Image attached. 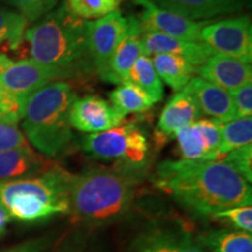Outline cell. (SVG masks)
<instances>
[{
  "instance_id": "1",
  "label": "cell",
  "mask_w": 252,
  "mask_h": 252,
  "mask_svg": "<svg viewBox=\"0 0 252 252\" xmlns=\"http://www.w3.org/2000/svg\"><path fill=\"white\" fill-rule=\"evenodd\" d=\"M156 185L194 213L209 215L251 206V185L222 160H167L158 166Z\"/></svg>"
},
{
  "instance_id": "2",
  "label": "cell",
  "mask_w": 252,
  "mask_h": 252,
  "mask_svg": "<svg viewBox=\"0 0 252 252\" xmlns=\"http://www.w3.org/2000/svg\"><path fill=\"white\" fill-rule=\"evenodd\" d=\"M77 94L67 82L56 81L31 94L25 103L23 127L27 141L47 158L68 150L72 139L70 110Z\"/></svg>"
},
{
  "instance_id": "3",
  "label": "cell",
  "mask_w": 252,
  "mask_h": 252,
  "mask_svg": "<svg viewBox=\"0 0 252 252\" xmlns=\"http://www.w3.org/2000/svg\"><path fill=\"white\" fill-rule=\"evenodd\" d=\"M137 180L130 173L93 169L69 176V214L89 223H104L127 212Z\"/></svg>"
},
{
  "instance_id": "4",
  "label": "cell",
  "mask_w": 252,
  "mask_h": 252,
  "mask_svg": "<svg viewBox=\"0 0 252 252\" xmlns=\"http://www.w3.org/2000/svg\"><path fill=\"white\" fill-rule=\"evenodd\" d=\"M25 40L32 60L70 74L88 55L87 21L72 14L65 2L26 30Z\"/></svg>"
},
{
  "instance_id": "5",
  "label": "cell",
  "mask_w": 252,
  "mask_h": 252,
  "mask_svg": "<svg viewBox=\"0 0 252 252\" xmlns=\"http://www.w3.org/2000/svg\"><path fill=\"white\" fill-rule=\"evenodd\" d=\"M68 172L54 166L37 176L0 184V204L21 222H36L69 214Z\"/></svg>"
},
{
  "instance_id": "6",
  "label": "cell",
  "mask_w": 252,
  "mask_h": 252,
  "mask_svg": "<svg viewBox=\"0 0 252 252\" xmlns=\"http://www.w3.org/2000/svg\"><path fill=\"white\" fill-rule=\"evenodd\" d=\"M83 149L99 159L118 160L127 171H137L146 163L150 147L139 126L126 123L119 127L87 135Z\"/></svg>"
},
{
  "instance_id": "7",
  "label": "cell",
  "mask_w": 252,
  "mask_h": 252,
  "mask_svg": "<svg viewBox=\"0 0 252 252\" xmlns=\"http://www.w3.org/2000/svg\"><path fill=\"white\" fill-rule=\"evenodd\" d=\"M201 39L214 53L247 63L252 61V26L247 15L203 26Z\"/></svg>"
},
{
  "instance_id": "8",
  "label": "cell",
  "mask_w": 252,
  "mask_h": 252,
  "mask_svg": "<svg viewBox=\"0 0 252 252\" xmlns=\"http://www.w3.org/2000/svg\"><path fill=\"white\" fill-rule=\"evenodd\" d=\"M70 76V72L35 60H21L0 71V84L25 105L28 97L37 90Z\"/></svg>"
},
{
  "instance_id": "9",
  "label": "cell",
  "mask_w": 252,
  "mask_h": 252,
  "mask_svg": "<svg viewBox=\"0 0 252 252\" xmlns=\"http://www.w3.org/2000/svg\"><path fill=\"white\" fill-rule=\"evenodd\" d=\"M127 30V18L119 9L94 21H87L88 55L105 81L109 62Z\"/></svg>"
},
{
  "instance_id": "10",
  "label": "cell",
  "mask_w": 252,
  "mask_h": 252,
  "mask_svg": "<svg viewBox=\"0 0 252 252\" xmlns=\"http://www.w3.org/2000/svg\"><path fill=\"white\" fill-rule=\"evenodd\" d=\"M222 124L217 119H197L176 132L182 159L220 160Z\"/></svg>"
},
{
  "instance_id": "11",
  "label": "cell",
  "mask_w": 252,
  "mask_h": 252,
  "mask_svg": "<svg viewBox=\"0 0 252 252\" xmlns=\"http://www.w3.org/2000/svg\"><path fill=\"white\" fill-rule=\"evenodd\" d=\"M133 1L143 8L140 17L138 18L143 32H156V33H161L186 41H194V42L202 41L201 31L203 25L208 24L206 21L197 23L182 15L166 11L153 4L151 0H133Z\"/></svg>"
},
{
  "instance_id": "12",
  "label": "cell",
  "mask_w": 252,
  "mask_h": 252,
  "mask_svg": "<svg viewBox=\"0 0 252 252\" xmlns=\"http://www.w3.org/2000/svg\"><path fill=\"white\" fill-rule=\"evenodd\" d=\"M124 116L98 96L77 98L70 110L71 127L88 133H98L117 127Z\"/></svg>"
},
{
  "instance_id": "13",
  "label": "cell",
  "mask_w": 252,
  "mask_h": 252,
  "mask_svg": "<svg viewBox=\"0 0 252 252\" xmlns=\"http://www.w3.org/2000/svg\"><path fill=\"white\" fill-rule=\"evenodd\" d=\"M200 77L229 93L252 83L251 63L222 54H213L196 69Z\"/></svg>"
},
{
  "instance_id": "14",
  "label": "cell",
  "mask_w": 252,
  "mask_h": 252,
  "mask_svg": "<svg viewBox=\"0 0 252 252\" xmlns=\"http://www.w3.org/2000/svg\"><path fill=\"white\" fill-rule=\"evenodd\" d=\"M141 46L143 53L147 56L156 54L179 55L187 60L196 69L203 65L210 56L215 54L202 41H186L156 32L141 31Z\"/></svg>"
},
{
  "instance_id": "15",
  "label": "cell",
  "mask_w": 252,
  "mask_h": 252,
  "mask_svg": "<svg viewBox=\"0 0 252 252\" xmlns=\"http://www.w3.org/2000/svg\"><path fill=\"white\" fill-rule=\"evenodd\" d=\"M54 165L31 146L0 152V184L43 174Z\"/></svg>"
},
{
  "instance_id": "16",
  "label": "cell",
  "mask_w": 252,
  "mask_h": 252,
  "mask_svg": "<svg viewBox=\"0 0 252 252\" xmlns=\"http://www.w3.org/2000/svg\"><path fill=\"white\" fill-rule=\"evenodd\" d=\"M185 89L193 96L202 115L210 116L220 123L236 119V111L231 94L200 76H194Z\"/></svg>"
},
{
  "instance_id": "17",
  "label": "cell",
  "mask_w": 252,
  "mask_h": 252,
  "mask_svg": "<svg viewBox=\"0 0 252 252\" xmlns=\"http://www.w3.org/2000/svg\"><path fill=\"white\" fill-rule=\"evenodd\" d=\"M143 53L141 27L137 18H127V30L109 62L105 81L111 83H124L128 80L131 68Z\"/></svg>"
},
{
  "instance_id": "18",
  "label": "cell",
  "mask_w": 252,
  "mask_h": 252,
  "mask_svg": "<svg viewBox=\"0 0 252 252\" xmlns=\"http://www.w3.org/2000/svg\"><path fill=\"white\" fill-rule=\"evenodd\" d=\"M200 108L187 90L182 89L167 102L158 122L157 132L163 138L174 137L182 127L200 119Z\"/></svg>"
},
{
  "instance_id": "19",
  "label": "cell",
  "mask_w": 252,
  "mask_h": 252,
  "mask_svg": "<svg viewBox=\"0 0 252 252\" xmlns=\"http://www.w3.org/2000/svg\"><path fill=\"white\" fill-rule=\"evenodd\" d=\"M160 8L197 20L232 13L242 8L245 0H151Z\"/></svg>"
},
{
  "instance_id": "20",
  "label": "cell",
  "mask_w": 252,
  "mask_h": 252,
  "mask_svg": "<svg viewBox=\"0 0 252 252\" xmlns=\"http://www.w3.org/2000/svg\"><path fill=\"white\" fill-rule=\"evenodd\" d=\"M151 60L160 80L178 93L184 89L196 74V68L179 55L156 54Z\"/></svg>"
},
{
  "instance_id": "21",
  "label": "cell",
  "mask_w": 252,
  "mask_h": 252,
  "mask_svg": "<svg viewBox=\"0 0 252 252\" xmlns=\"http://www.w3.org/2000/svg\"><path fill=\"white\" fill-rule=\"evenodd\" d=\"M109 96L113 108L124 117L128 113L147 111L154 104L149 94L132 82L119 84Z\"/></svg>"
},
{
  "instance_id": "22",
  "label": "cell",
  "mask_w": 252,
  "mask_h": 252,
  "mask_svg": "<svg viewBox=\"0 0 252 252\" xmlns=\"http://www.w3.org/2000/svg\"><path fill=\"white\" fill-rule=\"evenodd\" d=\"M201 243L210 252H252V236L249 232L215 230L200 237Z\"/></svg>"
},
{
  "instance_id": "23",
  "label": "cell",
  "mask_w": 252,
  "mask_h": 252,
  "mask_svg": "<svg viewBox=\"0 0 252 252\" xmlns=\"http://www.w3.org/2000/svg\"><path fill=\"white\" fill-rule=\"evenodd\" d=\"M127 82H132L149 94L154 103L160 102L163 97V86L159 75L153 67L152 60L141 53L128 74Z\"/></svg>"
},
{
  "instance_id": "24",
  "label": "cell",
  "mask_w": 252,
  "mask_h": 252,
  "mask_svg": "<svg viewBox=\"0 0 252 252\" xmlns=\"http://www.w3.org/2000/svg\"><path fill=\"white\" fill-rule=\"evenodd\" d=\"M28 23L18 12L0 7V49L17 50L25 40Z\"/></svg>"
},
{
  "instance_id": "25",
  "label": "cell",
  "mask_w": 252,
  "mask_h": 252,
  "mask_svg": "<svg viewBox=\"0 0 252 252\" xmlns=\"http://www.w3.org/2000/svg\"><path fill=\"white\" fill-rule=\"evenodd\" d=\"M252 141V118H236L222 124V139H220V159L225 154L241 147L251 145Z\"/></svg>"
},
{
  "instance_id": "26",
  "label": "cell",
  "mask_w": 252,
  "mask_h": 252,
  "mask_svg": "<svg viewBox=\"0 0 252 252\" xmlns=\"http://www.w3.org/2000/svg\"><path fill=\"white\" fill-rule=\"evenodd\" d=\"M125 0H65V5L72 14L82 20L100 19L117 11Z\"/></svg>"
},
{
  "instance_id": "27",
  "label": "cell",
  "mask_w": 252,
  "mask_h": 252,
  "mask_svg": "<svg viewBox=\"0 0 252 252\" xmlns=\"http://www.w3.org/2000/svg\"><path fill=\"white\" fill-rule=\"evenodd\" d=\"M141 252H207V250L187 237L159 236L147 242Z\"/></svg>"
},
{
  "instance_id": "28",
  "label": "cell",
  "mask_w": 252,
  "mask_h": 252,
  "mask_svg": "<svg viewBox=\"0 0 252 252\" xmlns=\"http://www.w3.org/2000/svg\"><path fill=\"white\" fill-rule=\"evenodd\" d=\"M212 217L216 220H220L223 222L229 223L230 225L234 226L238 231L249 232L252 231V207L251 206H242L230 208V209L223 210L213 214Z\"/></svg>"
},
{
  "instance_id": "29",
  "label": "cell",
  "mask_w": 252,
  "mask_h": 252,
  "mask_svg": "<svg viewBox=\"0 0 252 252\" xmlns=\"http://www.w3.org/2000/svg\"><path fill=\"white\" fill-rule=\"evenodd\" d=\"M28 21H36L48 14L59 0H7Z\"/></svg>"
},
{
  "instance_id": "30",
  "label": "cell",
  "mask_w": 252,
  "mask_h": 252,
  "mask_svg": "<svg viewBox=\"0 0 252 252\" xmlns=\"http://www.w3.org/2000/svg\"><path fill=\"white\" fill-rule=\"evenodd\" d=\"M222 161L228 163L239 175H242L250 184L252 180V146L241 147L231 151L222 158Z\"/></svg>"
},
{
  "instance_id": "31",
  "label": "cell",
  "mask_w": 252,
  "mask_h": 252,
  "mask_svg": "<svg viewBox=\"0 0 252 252\" xmlns=\"http://www.w3.org/2000/svg\"><path fill=\"white\" fill-rule=\"evenodd\" d=\"M25 105L0 84V121L18 124L23 118Z\"/></svg>"
},
{
  "instance_id": "32",
  "label": "cell",
  "mask_w": 252,
  "mask_h": 252,
  "mask_svg": "<svg viewBox=\"0 0 252 252\" xmlns=\"http://www.w3.org/2000/svg\"><path fill=\"white\" fill-rule=\"evenodd\" d=\"M30 146L18 124L0 121V152Z\"/></svg>"
},
{
  "instance_id": "33",
  "label": "cell",
  "mask_w": 252,
  "mask_h": 252,
  "mask_svg": "<svg viewBox=\"0 0 252 252\" xmlns=\"http://www.w3.org/2000/svg\"><path fill=\"white\" fill-rule=\"evenodd\" d=\"M234 102L236 118L251 117L252 113V83L230 93Z\"/></svg>"
},
{
  "instance_id": "34",
  "label": "cell",
  "mask_w": 252,
  "mask_h": 252,
  "mask_svg": "<svg viewBox=\"0 0 252 252\" xmlns=\"http://www.w3.org/2000/svg\"><path fill=\"white\" fill-rule=\"evenodd\" d=\"M41 249H42V243H41V241H32L0 252H40Z\"/></svg>"
},
{
  "instance_id": "35",
  "label": "cell",
  "mask_w": 252,
  "mask_h": 252,
  "mask_svg": "<svg viewBox=\"0 0 252 252\" xmlns=\"http://www.w3.org/2000/svg\"><path fill=\"white\" fill-rule=\"evenodd\" d=\"M9 220H11V216H9L8 213L6 212L5 208L0 204V236L5 234Z\"/></svg>"
},
{
  "instance_id": "36",
  "label": "cell",
  "mask_w": 252,
  "mask_h": 252,
  "mask_svg": "<svg viewBox=\"0 0 252 252\" xmlns=\"http://www.w3.org/2000/svg\"><path fill=\"white\" fill-rule=\"evenodd\" d=\"M11 63L12 61L7 58V56L4 54H0V71H2L4 69L7 68Z\"/></svg>"
}]
</instances>
